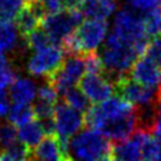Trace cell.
<instances>
[{"label":"cell","instance_id":"26","mask_svg":"<svg viewBox=\"0 0 161 161\" xmlns=\"http://www.w3.org/2000/svg\"><path fill=\"white\" fill-rule=\"evenodd\" d=\"M148 35H161V6L146 15H142Z\"/></svg>","mask_w":161,"mask_h":161},{"label":"cell","instance_id":"9","mask_svg":"<svg viewBox=\"0 0 161 161\" xmlns=\"http://www.w3.org/2000/svg\"><path fill=\"white\" fill-rule=\"evenodd\" d=\"M117 96L126 99L137 108L156 106L157 103V89L141 86L132 80L128 75L121 77L113 83Z\"/></svg>","mask_w":161,"mask_h":161},{"label":"cell","instance_id":"19","mask_svg":"<svg viewBox=\"0 0 161 161\" xmlns=\"http://www.w3.org/2000/svg\"><path fill=\"white\" fill-rule=\"evenodd\" d=\"M44 133L45 132L40 122L38 119H33L28 125L20 127V130L18 131V140L31 150L33 147L35 148L42 142Z\"/></svg>","mask_w":161,"mask_h":161},{"label":"cell","instance_id":"24","mask_svg":"<svg viewBox=\"0 0 161 161\" xmlns=\"http://www.w3.org/2000/svg\"><path fill=\"white\" fill-rule=\"evenodd\" d=\"M16 77V72L14 70L9 59L4 54H0V91H4L6 87L11 86Z\"/></svg>","mask_w":161,"mask_h":161},{"label":"cell","instance_id":"27","mask_svg":"<svg viewBox=\"0 0 161 161\" xmlns=\"http://www.w3.org/2000/svg\"><path fill=\"white\" fill-rule=\"evenodd\" d=\"M142 55L161 68V35H157L148 42Z\"/></svg>","mask_w":161,"mask_h":161},{"label":"cell","instance_id":"13","mask_svg":"<svg viewBox=\"0 0 161 161\" xmlns=\"http://www.w3.org/2000/svg\"><path fill=\"white\" fill-rule=\"evenodd\" d=\"M128 77L136 83L148 88L158 89L161 86V68L143 55L133 63Z\"/></svg>","mask_w":161,"mask_h":161},{"label":"cell","instance_id":"7","mask_svg":"<svg viewBox=\"0 0 161 161\" xmlns=\"http://www.w3.org/2000/svg\"><path fill=\"white\" fill-rule=\"evenodd\" d=\"M84 73L86 65L83 55H68L60 68L53 75H50L47 82L55 88L58 94L63 96L68 89L73 88L77 83H79Z\"/></svg>","mask_w":161,"mask_h":161},{"label":"cell","instance_id":"33","mask_svg":"<svg viewBox=\"0 0 161 161\" xmlns=\"http://www.w3.org/2000/svg\"><path fill=\"white\" fill-rule=\"evenodd\" d=\"M150 133L157 140V142L161 145V117H157V119L155 121V123L152 125V128L150 131Z\"/></svg>","mask_w":161,"mask_h":161},{"label":"cell","instance_id":"6","mask_svg":"<svg viewBox=\"0 0 161 161\" xmlns=\"http://www.w3.org/2000/svg\"><path fill=\"white\" fill-rule=\"evenodd\" d=\"M135 109L136 107L130 102H127L126 99L121 98L119 96H112L107 101L89 107V109L86 112L84 116L86 125H88L92 130L97 131L102 123L130 114Z\"/></svg>","mask_w":161,"mask_h":161},{"label":"cell","instance_id":"31","mask_svg":"<svg viewBox=\"0 0 161 161\" xmlns=\"http://www.w3.org/2000/svg\"><path fill=\"white\" fill-rule=\"evenodd\" d=\"M42 4L47 11V14H55L64 9L63 0H42Z\"/></svg>","mask_w":161,"mask_h":161},{"label":"cell","instance_id":"18","mask_svg":"<svg viewBox=\"0 0 161 161\" xmlns=\"http://www.w3.org/2000/svg\"><path fill=\"white\" fill-rule=\"evenodd\" d=\"M20 48L19 31L13 21H0V54L15 52Z\"/></svg>","mask_w":161,"mask_h":161},{"label":"cell","instance_id":"25","mask_svg":"<svg viewBox=\"0 0 161 161\" xmlns=\"http://www.w3.org/2000/svg\"><path fill=\"white\" fill-rule=\"evenodd\" d=\"M18 141V131L10 122H0V153Z\"/></svg>","mask_w":161,"mask_h":161},{"label":"cell","instance_id":"5","mask_svg":"<svg viewBox=\"0 0 161 161\" xmlns=\"http://www.w3.org/2000/svg\"><path fill=\"white\" fill-rule=\"evenodd\" d=\"M82 20L83 14L80 10H62L55 14H47L42 20L40 28L49 35L53 44L62 45L83 23Z\"/></svg>","mask_w":161,"mask_h":161},{"label":"cell","instance_id":"3","mask_svg":"<svg viewBox=\"0 0 161 161\" xmlns=\"http://www.w3.org/2000/svg\"><path fill=\"white\" fill-rule=\"evenodd\" d=\"M107 30V21L87 19L62 43L60 47L68 55H86L88 53H94L104 42Z\"/></svg>","mask_w":161,"mask_h":161},{"label":"cell","instance_id":"22","mask_svg":"<svg viewBox=\"0 0 161 161\" xmlns=\"http://www.w3.org/2000/svg\"><path fill=\"white\" fill-rule=\"evenodd\" d=\"M24 42L26 44V48L30 49V50H34V52H38V50H42L49 45H52V40L49 38V35L39 26L36 28L35 30H33L29 35H26L24 38Z\"/></svg>","mask_w":161,"mask_h":161},{"label":"cell","instance_id":"34","mask_svg":"<svg viewBox=\"0 0 161 161\" xmlns=\"http://www.w3.org/2000/svg\"><path fill=\"white\" fill-rule=\"evenodd\" d=\"M65 10H80L84 0H63Z\"/></svg>","mask_w":161,"mask_h":161},{"label":"cell","instance_id":"12","mask_svg":"<svg viewBox=\"0 0 161 161\" xmlns=\"http://www.w3.org/2000/svg\"><path fill=\"white\" fill-rule=\"evenodd\" d=\"M47 15V11L42 4V0L38 1H25L21 10L15 18V26L21 36L29 35L33 30L40 26L42 20Z\"/></svg>","mask_w":161,"mask_h":161},{"label":"cell","instance_id":"29","mask_svg":"<svg viewBox=\"0 0 161 161\" xmlns=\"http://www.w3.org/2000/svg\"><path fill=\"white\" fill-rule=\"evenodd\" d=\"M84 58V65H86V73L87 74H104L103 63L101 60V57L94 53H88L83 55Z\"/></svg>","mask_w":161,"mask_h":161},{"label":"cell","instance_id":"28","mask_svg":"<svg viewBox=\"0 0 161 161\" xmlns=\"http://www.w3.org/2000/svg\"><path fill=\"white\" fill-rule=\"evenodd\" d=\"M130 8L141 15H146L161 6V0H127Z\"/></svg>","mask_w":161,"mask_h":161},{"label":"cell","instance_id":"40","mask_svg":"<svg viewBox=\"0 0 161 161\" xmlns=\"http://www.w3.org/2000/svg\"><path fill=\"white\" fill-rule=\"evenodd\" d=\"M1 1H3V0H0V5H1Z\"/></svg>","mask_w":161,"mask_h":161},{"label":"cell","instance_id":"4","mask_svg":"<svg viewBox=\"0 0 161 161\" xmlns=\"http://www.w3.org/2000/svg\"><path fill=\"white\" fill-rule=\"evenodd\" d=\"M112 143L99 132L88 128L69 140L68 153L73 161H98L111 155Z\"/></svg>","mask_w":161,"mask_h":161},{"label":"cell","instance_id":"17","mask_svg":"<svg viewBox=\"0 0 161 161\" xmlns=\"http://www.w3.org/2000/svg\"><path fill=\"white\" fill-rule=\"evenodd\" d=\"M36 86L33 80L24 77H16L10 86V97L15 103L29 104L36 96Z\"/></svg>","mask_w":161,"mask_h":161},{"label":"cell","instance_id":"30","mask_svg":"<svg viewBox=\"0 0 161 161\" xmlns=\"http://www.w3.org/2000/svg\"><path fill=\"white\" fill-rule=\"evenodd\" d=\"M36 96H38V101L39 102L47 103V104H50V106H54L57 103V99H58V92L48 82L38 88Z\"/></svg>","mask_w":161,"mask_h":161},{"label":"cell","instance_id":"2","mask_svg":"<svg viewBox=\"0 0 161 161\" xmlns=\"http://www.w3.org/2000/svg\"><path fill=\"white\" fill-rule=\"evenodd\" d=\"M109 35L135 47L141 55L150 42L143 16L131 8H122L116 13Z\"/></svg>","mask_w":161,"mask_h":161},{"label":"cell","instance_id":"35","mask_svg":"<svg viewBox=\"0 0 161 161\" xmlns=\"http://www.w3.org/2000/svg\"><path fill=\"white\" fill-rule=\"evenodd\" d=\"M0 161H20V160H16V158L11 157L10 155H8L5 152H1L0 153Z\"/></svg>","mask_w":161,"mask_h":161},{"label":"cell","instance_id":"38","mask_svg":"<svg viewBox=\"0 0 161 161\" xmlns=\"http://www.w3.org/2000/svg\"><path fill=\"white\" fill-rule=\"evenodd\" d=\"M64 161H73V160H72V158H70V157H68V158H65V160H64Z\"/></svg>","mask_w":161,"mask_h":161},{"label":"cell","instance_id":"15","mask_svg":"<svg viewBox=\"0 0 161 161\" xmlns=\"http://www.w3.org/2000/svg\"><path fill=\"white\" fill-rule=\"evenodd\" d=\"M117 0H84L80 11L89 20L106 21L117 11Z\"/></svg>","mask_w":161,"mask_h":161},{"label":"cell","instance_id":"20","mask_svg":"<svg viewBox=\"0 0 161 161\" xmlns=\"http://www.w3.org/2000/svg\"><path fill=\"white\" fill-rule=\"evenodd\" d=\"M35 117L34 108L30 104H20L15 103L10 107V111L8 113L9 122L15 127H23L31 122Z\"/></svg>","mask_w":161,"mask_h":161},{"label":"cell","instance_id":"14","mask_svg":"<svg viewBox=\"0 0 161 161\" xmlns=\"http://www.w3.org/2000/svg\"><path fill=\"white\" fill-rule=\"evenodd\" d=\"M65 157L57 135H49L31 151L29 161H64Z\"/></svg>","mask_w":161,"mask_h":161},{"label":"cell","instance_id":"10","mask_svg":"<svg viewBox=\"0 0 161 161\" xmlns=\"http://www.w3.org/2000/svg\"><path fill=\"white\" fill-rule=\"evenodd\" d=\"M86 125L84 114L69 107L65 103H59L54 108V126L58 137L70 140Z\"/></svg>","mask_w":161,"mask_h":161},{"label":"cell","instance_id":"11","mask_svg":"<svg viewBox=\"0 0 161 161\" xmlns=\"http://www.w3.org/2000/svg\"><path fill=\"white\" fill-rule=\"evenodd\" d=\"M79 89L94 104L102 103L112 97L113 83L104 74H86L79 80Z\"/></svg>","mask_w":161,"mask_h":161},{"label":"cell","instance_id":"36","mask_svg":"<svg viewBox=\"0 0 161 161\" xmlns=\"http://www.w3.org/2000/svg\"><path fill=\"white\" fill-rule=\"evenodd\" d=\"M98 161H111V157H108V156H106V157H102V158H99Z\"/></svg>","mask_w":161,"mask_h":161},{"label":"cell","instance_id":"21","mask_svg":"<svg viewBox=\"0 0 161 161\" xmlns=\"http://www.w3.org/2000/svg\"><path fill=\"white\" fill-rule=\"evenodd\" d=\"M64 103L68 104L69 107L74 108L75 111L80 112V113H84L89 109L91 104H89V99L83 94V92L78 88H70L68 89L64 94Z\"/></svg>","mask_w":161,"mask_h":161},{"label":"cell","instance_id":"39","mask_svg":"<svg viewBox=\"0 0 161 161\" xmlns=\"http://www.w3.org/2000/svg\"><path fill=\"white\" fill-rule=\"evenodd\" d=\"M25 1H38V0H25Z\"/></svg>","mask_w":161,"mask_h":161},{"label":"cell","instance_id":"23","mask_svg":"<svg viewBox=\"0 0 161 161\" xmlns=\"http://www.w3.org/2000/svg\"><path fill=\"white\" fill-rule=\"evenodd\" d=\"M24 4V0H3L0 5V21H13Z\"/></svg>","mask_w":161,"mask_h":161},{"label":"cell","instance_id":"1","mask_svg":"<svg viewBox=\"0 0 161 161\" xmlns=\"http://www.w3.org/2000/svg\"><path fill=\"white\" fill-rule=\"evenodd\" d=\"M141 54L138 50L108 34L104 45L101 49V60L103 63L104 73L114 83L121 77L128 75L133 63Z\"/></svg>","mask_w":161,"mask_h":161},{"label":"cell","instance_id":"16","mask_svg":"<svg viewBox=\"0 0 161 161\" xmlns=\"http://www.w3.org/2000/svg\"><path fill=\"white\" fill-rule=\"evenodd\" d=\"M111 157L121 161H142L141 145L137 133L122 142L112 143Z\"/></svg>","mask_w":161,"mask_h":161},{"label":"cell","instance_id":"37","mask_svg":"<svg viewBox=\"0 0 161 161\" xmlns=\"http://www.w3.org/2000/svg\"><path fill=\"white\" fill-rule=\"evenodd\" d=\"M111 161H121V160H117V158H113V157H111Z\"/></svg>","mask_w":161,"mask_h":161},{"label":"cell","instance_id":"32","mask_svg":"<svg viewBox=\"0 0 161 161\" xmlns=\"http://www.w3.org/2000/svg\"><path fill=\"white\" fill-rule=\"evenodd\" d=\"M10 111V106H9V98L5 91H0V118L8 116Z\"/></svg>","mask_w":161,"mask_h":161},{"label":"cell","instance_id":"8","mask_svg":"<svg viewBox=\"0 0 161 161\" xmlns=\"http://www.w3.org/2000/svg\"><path fill=\"white\" fill-rule=\"evenodd\" d=\"M64 50L60 45L52 44L42 50L34 52L28 60V72L34 77H45L47 79L53 75L64 62Z\"/></svg>","mask_w":161,"mask_h":161}]
</instances>
